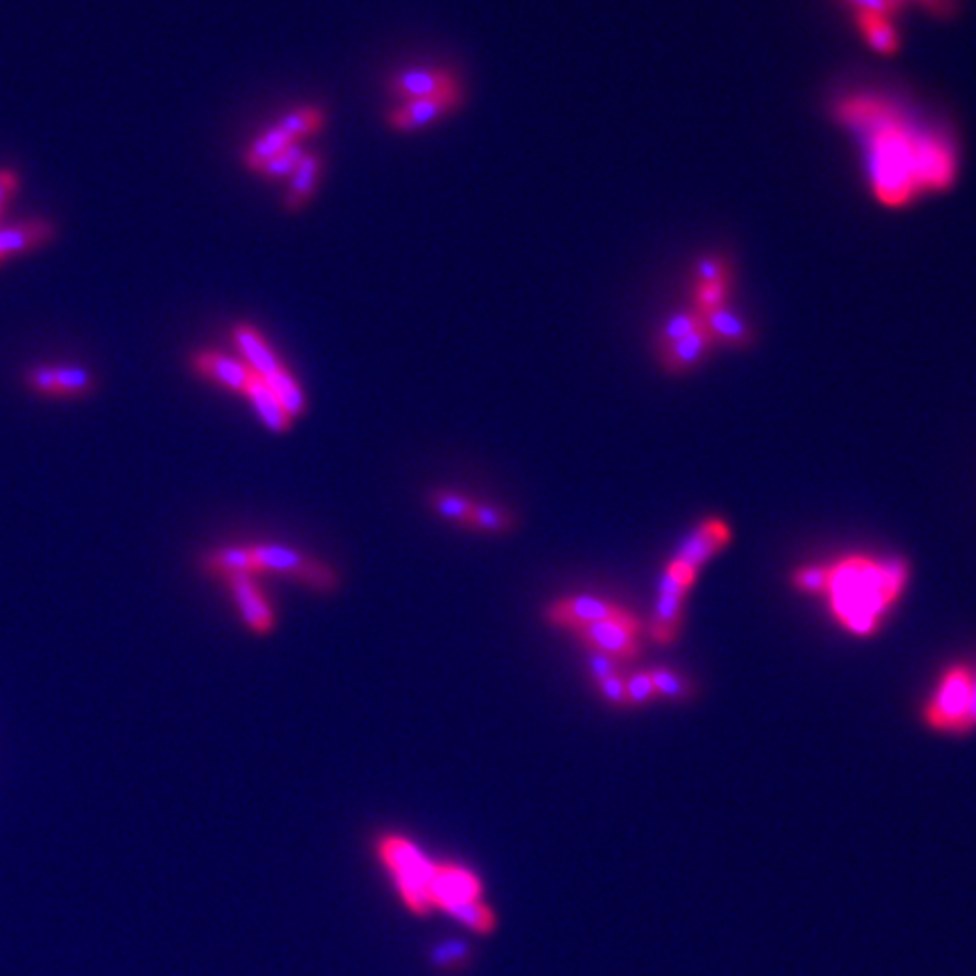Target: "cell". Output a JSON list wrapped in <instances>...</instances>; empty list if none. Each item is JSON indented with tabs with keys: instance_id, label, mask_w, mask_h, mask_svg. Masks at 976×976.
<instances>
[{
	"instance_id": "1",
	"label": "cell",
	"mask_w": 976,
	"mask_h": 976,
	"mask_svg": "<svg viewBox=\"0 0 976 976\" xmlns=\"http://www.w3.org/2000/svg\"><path fill=\"white\" fill-rule=\"evenodd\" d=\"M832 116L864 150L873 197L886 208H904L922 195L945 193L958 177V150L950 134L918 124L881 94H851L834 102Z\"/></svg>"
},
{
	"instance_id": "2",
	"label": "cell",
	"mask_w": 976,
	"mask_h": 976,
	"mask_svg": "<svg viewBox=\"0 0 976 976\" xmlns=\"http://www.w3.org/2000/svg\"><path fill=\"white\" fill-rule=\"evenodd\" d=\"M909 583L904 559L845 557L827 566L825 600L834 619L857 638L875 635Z\"/></svg>"
},
{
	"instance_id": "3",
	"label": "cell",
	"mask_w": 976,
	"mask_h": 976,
	"mask_svg": "<svg viewBox=\"0 0 976 976\" xmlns=\"http://www.w3.org/2000/svg\"><path fill=\"white\" fill-rule=\"evenodd\" d=\"M375 847L382 866L387 868L396 884L403 904L416 915H428V884L435 862L423 855L409 838L401 834L380 836Z\"/></svg>"
},
{
	"instance_id": "4",
	"label": "cell",
	"mask_w": 976,
	"mask_h": 976,
	"mask_svg": "<svg viewBox=\"0 0 976 976\" xmlns=\"http://www.w3.org/2000/svg\"><path fill=\"white\" fill-rule=\"evenodd\" d=\"M972 703V671L965 665L950 667L936 692L931 694L924 708L926 726L941 733L965 735V724Z\"/></svg>"
},
{
	"instance_id": "5",
	"label": "cell",
	"mask_w": 976,
	"mask_h": 976,
	"mask_svg": "<svg viewBox=\"0 0 976 976\" xmlns=\"http://www.w3.org/2000/svg\"><path fill=\"white\" fill-rule=\"evenodd\" d=\"M256 574L272 572L299 581L317 592H332L337 588V574L332 568L308 559L292 547L283 545H249Z\"/></svg>"
},
{
	"instance_id": "6",
	"label": "cell",
	"mask_w": 976,
	"mask_h": 976,
	"mask_svg": "<svg viewBox=\"0 0 976 976\" xmlns=\"http://www.w3.org/2000/svg\"><path fill=\"white\" fill-rule=\"evenodd\" d=\"M697 583V577L688 574L681 568L665 566L660 585H658V600L654 606L651 617V638L658 645H671L678 633L683 628V615H686V602L692 585Z\"/></svg>"
},
{
	"instance_id": "7",
	"label": "cell",
	"mask_w": 976,
	"mask_h": 976,
	"mask_svg": "<svg viewBox=\"0 0 976 976\" xmlns=\"http://www.w3.org/2000/svg\"><path fill=\"white\" fill-rule=\"evenodd\" d=\"M731 542H733V529L726 520L705 518L686 536L681 545H678L673 557L667 563L673 568H681L699 579L705 563H710L716 555H721Z\"/></svg>"
},
{
	"instance_id": "8",
	"label": "cell",
	"mask_w": 976,
	"mask_h": 976,
	"mask_svg": "<svg viewBox=\"0 0 976 976\" xmlns=\"http://www.w3.org/2000/svg\"><path fill=\"white\" fill-rule=\"evenodd\" d=\"M590 654H604L617 662L640 654V619L633 613L619 619L590 624L574 633Z\"/></svg>"
},
{
	"instance_id": "9",
	"label": "cell",
	"mask_w": 976,
	"mask_h": 976,
	"mask_svg": "<svg viewBox=\"0 0 976 976\" xmlns=\"http://www.w3.org/2000/svg\"><path fill=\"white\" fill-rule=\"evenodd\" d=\"M463 102H465L463 89L430 96V98L407 100V102H401L394 109H390L385 120L390 124V130H394V132H403V134L418 132V130H426L428 124L459 111L463 107Z\"/></svg>"
},
{
	"instance_id": "10",
	"label": "cell",
	"mask_w": 976,
	"mask_h": 976,
	"mask_svg": "<svg viewBox=\"0 0 976 976\" xmlns=\"http://www.w3.org/2000/svg\"><path fill=\"white\" fill-rule=\"evenodd\" d=\"M626 615H630V611H626L624 606L602 600V597H592V595H577V597L557 600L545 608V619L551 626H559V628H566L572 633H577L590 624L606 622V619H619Z\"/></svg>"
},
{
	"instance_id": "11",
	"label": "cell",
	"mask_w": 976,
	"mask_h": 976,
	"mask_svg": "<svg viewBox=\"0 0 976 976\" xmlns=\"http://www.w3.org/2000/svg\"><path fill=\"white\" fill-rule=\"evenodd\" d=\"M387 94L401 102L430 98L463 89L461 79L448 68H407L387 79Z\"/></svg>"
},
{
	"instance_id": "12",
	"label": "cell",
	"mask_w": 976,
	"mask_h": 976,
	"mask_svg": "<svg viewBox=\"0 0 976 976\" xmlns=\"http://www.w3.org/2000/svg\"><path fill=\"white\" fill-rule=\"evenodd\" d=\"M94 382V373L81 366L39 364L25 371V385L41 396H87Z\"/></svg>"
},
{
	"instance_id": "13",
	"label": "cell",
	"mask_w": 976,
	"mask_h": 976,
	"mask_svg": "<svg viewBox=\"0 0 976 976\" xmlns=\"http://www.w3.org/2000/svg\"><path fill=\"white\" fill-rule=\"evenodd\" d=\"M701 319H703L708 335L712 337L714 347H724L731 351H744L755 344L757 332H755L753 321L733 301L703 315Z\"/></svg>"
},
{
	"instance_id": "14",
	"label": "cell",
	"mask_w": 976,
	"mask_h": 976,
	"mask_svg": "<svg viewBox=\"0 0 976 976\" xmlns=\"http://www.w3.org/2000/svg\"><path fill=\"white\" fill-rule=\"evenodd\" d=\"M231 339L242 355L240 360H244L246 366L261 380L270 382L276 375L287 371L285 362L278 358V353L272 349V344L267 342L256 326H251L246 321H238L231 328Z\"/></svg>"
},
{
	"instance_id": "15",
	"label": "cell",
	"mask_w": 976,
	"mask_h": 976,
	"mask_svg": "<svg viewBox=\"0 0 976 976\" xmlns=\"http://www.w3.org/2000/svg\"><path fill=\"white\" fill-rule=\"evenodd\" d=\"M190 366L197 375L216 382V385H220L229 392H238L242 396L249 390L251 380L256 377V373L246 366L244 360L231 358L220 351H195L190 355Z\"/></svg>"
},
{
	"instance_id": "16",
	"label": "cell",
	"mask_w": 976,
	"mask_h": 976,
	"mask_svg": "<svg viewBox=\"0 0 976 976\" xmlns=\"http://www.w3.org/2000/svg\"><path fill=\"white\" fill-rule=\"evenodd\" d=\"M716 347L712 342V337L708 335L705 326L701 323L688 337L678 339V342H673L669 347L656 349V358H658V364L662 366L665 373H669V375H686V373L699 369L710 358V353Z\"/></svg>"
},
{
	"instance_id": "17",
	"label": "cell",
	"mask_w": 976,
	"mask_h": 976,
	"mask_svg": "<svg viewBox=\"0 0 976 976\" xmlns=\"http://www.w3.org/2000/svg\"><path fill=\"white\" fill-rule=\"evenodd\" d=\"M244 624L256 633H270L274 628V611L267 604L263 590L251 574H231L224 579Z\"/></svg>"
},
{
	"instance_id": "18",
	"label": "cell",
	"mask_w": 976,
	"mask_h": 976,
	"mask_svg": "<svg viewBox=\"0 0 976 976\" xmlns=\"http://www.w3.org/2000/svg\"><path fill=\"white\" fill-rule=\"evenodd\" d=\"M855 28L866 48L879 57H896L902 51V39L893 17L877 12H857Z\"/></svg>"
},
{
	"instance_id": "19",
	"label": "cell",
	"mask_w": 976,
	"mask_h": 976,
	"mask_svg": "<svg viewBox=\"0 0 976 976\" xmlns=\"http://www.w3.org/2000/svg\"><path fill=\"white\" fill-rule=\"evenodd\" d=\"M321 173H323V158L317 152H306L292 173V177L287 179L289 184L283 197L285 210H289V213H301L319 188Z\"/></svg>"
},
{
	"instance_id": "20",
	"label": "cell",
	"mask_w": 976,
	"mask_h": 976,
	"mask_svg": "<svg viewBox=\"0 0 976 976\" xmlns=\"http://www.w3.org/2000/svg\"><path fill=\"white\" fill-rule=\"evenodd\" d=\"M55 238V224L48 220H28L0 229V263H6L14 253L32 251Z\"/></svg>"
},
{
	"instance_id": "21",
	"label": "cell",
	"mask_w": 976,
	"mask_h": 976,
	"mask_svg": "<svg viewBox=\"0 0 976 976\" xmlns=\"http://www.w3.org/2000/svg\"><path fill=\"white\" fill-rule=\"evenodd\" d=\"M296 143H299V141H294L278 122H274L272 127H267V130L261 136H256L244 147L242 165L246 169H251V173L259 175V169L267 161H272L276 154H281L283 150H287L289 145H296Z\"/></svg>"
},
{
	"instance_id": "22",
	"label": "cell",
	"mask_w": 976,
	"mask_h": 976,
	"mask_svg": "<svg viewBox=\"0 0 976 976\" xmlns=\"http://www.w3.org/2000/svg\"><path fill=\"white\" fill-rule=\"evenodd\" d=\"M244 396L249 398L251 407L256 409V414L261 416V420L272 432H287L292 428L289 414L283 409V405L278 403L274 392L265 385V380H261L259 375L253 377Z\"/></svg>"
},
{
	"instance_id": "23",
	"label": "cell",
	"mask_w": 976,
	"mask_h": 976,
	"mask_svg": "<svg viewBox=\"0 0 976 976\" xmlns=\"http://www.w3.org/2000/svg\"><path fill=\"white\" fill-rule=\"evenodd\" d=\"M326 120H328V116H326V111H323L321 107L304 105V107H296V109L287 111V113L278 120V124L283 127V130H285L294 141H299V143H301L304 139L315 136L317 132H321V130H323V124H326Z\"/></svg>"
},
{
	"instance_id": "24",
	"label": "cell",
	"mask_w": 976,
	"mask_h": 976,
	"mask_svg": "<svg viewBox=\"0 0 976 976\" xmlns=\"http://www.w3.org/2000/svg\"><path fill=\"white\" fill-rule=\"evenodd\" d=\"M735 278L712 281V283H692L690 287V308H694L701 317L726 306L733 301Z\"/></svg>"
},
{
	"instance_id": "25",
	"label": "cell",
	"mask_w": 976,
	"mask_h": 976,
	"mask_svg": "<svg viewBox=\"0 0 976 976\" xmlns=\"http://www.w3.org/2000/svg\"><path fill=\"white\" fill-rule=\"evenodd\" d=\"M701 323H703L701 315L694 308H690V306L683 308V310H676V312L667 315L662 319V323L658 326V332H656V339H654V351L662 349V347H669V344L678 342V339L688 337Z\"/></svg>"
},
{
	"instance_id": "26",
	"label": "cell",
	"mask_w": 976,
	"mask_h": 976,
	"mask_svg": "<svg viewBox=\"0 0 976 976\" xmlns=\"http://www.w3.org/2000/svg\"><path fill=\"white\" fill-rule=\"evenodd\" d=\"M651 678H654V688H656V697L673 701V703H683L692 697V683L683 673H678L669 667H654L649 669Z\"/></svg>"
},
{
	"instance_id": "27",
	"label": "cell",
	"mask_w": 976,
	"mask_h": 976,
	"mask_svg": "<svg viewBox=\"0 0 976 976\" xmlns=\"http://www.w3.org/2000/svg\"><path fill=\"white\" fill-rule=\"evenodd\" d=\"M735 278V270L728 256L724 253H705V256L697 259L692 265V283H712V281H726Z\"/></svg>"
},
{
	"instance_id": "28",
	"label": "cell",
	"mask_w": 976,
	"mask_h": 976,
	"mask_svg": "<svg viewBox=\"0 0 976 976\" xmlns=\"http://www.w3.org/2000/svg\"><path fill=\"white\" fill-rule=\"evenodd\" d=\"M304 154H306V150H304L301 143L289 145L287 150H283L281 154H276L272 161H267V163L259 169V175L265 177V179H272V182L289 179L292 173L296 169V165H299V161L304 158Z\"/></svg>"
},
{
	"instance_id": "29",
	"label": "cell",
	"mask_w": 976,
	"mask_h": 976,
	"mask_svg": "<svg viewBox=\"0 0 976 976\" xmlns=\"http://www.w3.org/2000/svg\"><path fill=\"white\" fill-rule=\"evenodd\" d=\"M465 525L473 527V529H484V531H506V529H512L514 518L508 516L506 512H502L500 506L473 502L471 516H469V520H465Z\"/></svg>"
},
{
	"instance_id": "30",
	"label": "cell",
	"mask_w": 976,
	"mask_h": 976,
	"mask_svg": "<svg viewBox=\"0 0 976 976\" xmlns=\"http://www.w3.org/2000/svg\"><path fill=\"white\" fill-rule=\"evenodd\" d=\"M656 697V688H654V678L649 669L635 671L630 678H626V705L628 708H643L647 703H651Z\"/></svg>"
},
{
	"instance_id": "31",
	"label": "cell",
	"mask_w": 976,
	"mask_h": 976,
	"mask_svg": "<svg viewBox=\"0 0 976 976\" xmlns=\"http://www.w3.org/2000/svg\"><path fill=\"white\" fill-rule=\"evenodd\" d=\"M432 504H435V508H437L441 516H446L450 520H459L463 525H465V520H469L471 508H473L471 500H465V497H461L457 493H448V491L435 493L432 495Z\"/></svg>"
},
{
	"instance_id": "32",
	"label": "cell",
	"mask_w": 976,
	"mask_h": 976,
	"mask_svg": "<svg viewBox=\"0 0 976 976\" xmlns=\"http://www.w3.org/2000/svg\"><path fill=\"white\" fill-rule=\"evenodd\" d=\"M793 585L808 595H825L827 590V566H802L793 572Z\"/></svg>"
},
{
	"instance_id": "33",
	"label": "cell",
	"mask_w": 976,
	"mask_h": 976,
	"mask_svg": "<svg viewBox=\"0 0 976 976\" xmlns=\"http://www.w3.org/2000/svg\"><path fill=\"white\" fill-rule=\"evenodd\" d=\"M597 688H600V694L611 705H617V708L626 705V678H622L619 673H615L611 678H604V681L597 683Z\"/></svg>"
},
{
	"instance_id": "34",
	"label": "cell",
	"mask_w": 976,
	"mask_h": 976,
	"mask_svg": "<svg viewBox=\"0 0 976 976\" xmlns=\"http://www.w3.org/2000/svg\"><path fill=\"white\" fill-rule=\"evenodd\" d=\"M915 3L939 21H950L958 14V0H915Z\"/></svg>"
},
{
	"instance_id": "35",
	"label": "cell",
	"mask_w": 976,
	"mask_h": 976,
	"mask_svg": "<svg viewBox=\"0 0 976 976\" xmlns=\"http://www.w3.org/2000/svg\"><path fill=\"white\" fill-rule=\"evenodd\" d=\"M588 667H590L592 678H595V683L604 681V678H611V676L619 673L617 671V660H613V658H608L604 654H590Z\"/></svg>"
},
{
	"instance_id": "36",
	"label": "cell",
	"mask_w": 976,
	"mask_h": 976,
	"mask_svg": "<svg viewBox=\"0 0 976 976\" xmlns=\"http://www.w3.org/2000/svg\"><path fill=\"white\" fill-rule=\"evenodd\" d=\"M19 188V175L14 169H0V216H3V208L10 201V197L17 193Z\"/></svg>"
},
{
	"instance_id": "37",
	"label": "cell",
	"mask_w": 976,
	"mask_h": 976,
	"mask_svg": "<svg viewBox=\"0 0 976 976\" xmlns=\"http://www.w3.org/2000/svg\"><path fill=\"white\" fill-rule=\"evenodd\" d=\"M841 3L851 8L855 14H857V12H877V14H888V17H893V14H890L888 6H886V0H841ZM893 19H896V17H893Z\"/></svg>"
},
{
	"instance_id": "38",
	"label": "cell",
	"mask_w": 976,
	"mask_h": 976,
	"mask_svg": "<svg viewBox=\"0 0 976 976\" xmlns=\"http://www.w3.org/2000/svg\"><path fill=\"white\" fill-rule=\"evenodd\" d=\"M976 731V671H972V703H969V714H967V724H965V733Z\"/></svg>"
},
{
	"instance_id": "39",
	"label": "cell",
	"mask_w": 976,
	"mask_h": 976,
	"mask_svg": "<svg viewBox=\"0 0 976 976\" xmlns=\"http://www.w3.org/2000/svg\"><path fill=\"white\" fill-rule=\"evenodd\" d=\"M886 6H888V10H890V14L898 17V14L909 6V0H886Z\"/></svg>"
}]
</instances>
